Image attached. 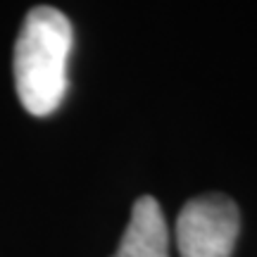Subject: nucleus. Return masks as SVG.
I'll return each mask as SVG.
<instances>
[{"mask_svg": "<svg viewBox=\"0 0 257 257\" xmlns=\"http://www.w3.org/2000/svg\"><path fill=\"white\" fill-rule=\"evenodd\" d=\"M72 24L50 5L27 15L15 43V86L24 110L46 117L60 107L67 93V64L72 55Z\"/></svg>", "mask_w": 257, "mask_h": 257, "instance_id": "obj_1", "label": "nucleus"}, {"mask_svg": "<svg viewBox=\"0 0 257 257\" xmlns=\"http://www.w3.org/2000/svg\"><path fill=\"white\" fill-rule=\"evenodd\" d=\"M240 231L236 202L210 193L193 198L176 219V248L181 257H231Z\"/></svg>", "mask_w": 257, "mask_h": 257, "instance_id": "obj_2", "label": "nucleus"}, {"mask_svg": "<svg viewBox=\"0 0 257 257\" xmlns=\"http://www.w3.org/2000/svg\"><path fill=\"white\" fill-rule=\"evenodd\" d=\"M114 257H169V231L155 198H138Z\"/></svg>", "mask_w": 257, "mask_h": 257, "instance_id": "obj_3", "label": "nucleus"}]
</instances>
